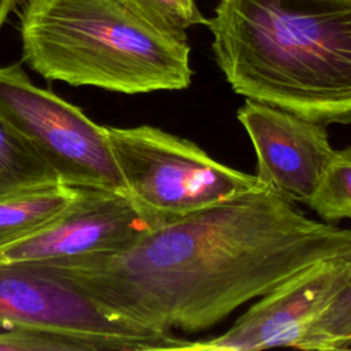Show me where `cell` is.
<instances>
[{
  "instance_id": "cell-1",
  "label": "cell",
  "mask_w": 351,
  "mask_h": 351,
  "mask_svg": "<svg viewBox=\"0 0 351 351\" xmlns=\"http://www.w3.org/2000/svg\"><path fill=\"white\" fill-rule=\"evenodd\" d=\"M333 258H351V228L313 219L266 185L165 221L117 254L44 263L134 328L199 333Z\"/></svg>"
},
{
  "instance_id": "cell-2",
  "label": "cell",
  "mask_w": 351,
  "mask_h": 351,
  "mask_svg": "<svg viewBox=\"0 0 351 351\" xmlns=\"http://www.w3.org/2000/svg\"><path fill=\"white\" fill-rule=\"evenodd\" d=\"M206 25L236 93L351 123V0H221Z\"/></svg>"
},
{
  "instance_id": "cell-3",
  "label": "cell",
  "mask_w": 351,
  "mask_h": 351,
  "mask_svg": "<svg viewBox=\"0 0 351 351\" xmlns=\"http://www.w3.org/2000/svg\"><path fill=\"white\" fill-rule=\"evenodd\" d=\"M23 60L49 81L119 93L186 89L191 47L130 0H26Z\"/></svg>"
},
{
  "instance_id": "cell-4",
  "label": "cell",
  "mask_w": 351,
  "mask_h": 351,
  "mask_svg": "<svg viewBox=\"0 0 351 351\" xmlns=\"http://www.w3.org/2000/svg\"><path fill=\"white\" fill-rule=\"evenodd\" d=\"M104 129L129 195L160 222L266 186L256 174L229 167L159 128Z\"/></svg>"
},
{
  "instance_id": "cell-5",
  "label": "cell",
  "mask_w": 351,
  "mask_h": 351,
  "mask_svg": "<svg viewBox=\"0 0 351 351\" xmlns=\"http://www.w3.org/2000/svg\"><path fill=\"white\" fill-rule=\"evenodd\" d=\"M0 118L70 186L128 193L104 126L36 86L19 64L0 67Z\"/></svg>"
},
{
  "instance_id": "cell-6",
  "label": "cell",
  "mask_w": 351,
  "mask_h": 351,
  "mask_svg": "<svg viewBox=\"0 0 351 351\" xmlns=\"http://www.w3.org/2000/svg\"><path fill=\"white\" fill-rule=\"evenodd\" d=\"M0 328L51 329L182 350L186 339L134 328L108 315L80 285L44 262H0Z\"/></svg>"
},
{
  "instance_id": "cell-7",
  "label": "cell",
  "mask_w": 351,
  "mask_h": 351,
  "mask_svg": "<svg viewBox=\"0 0 351 351\" xmlns=\"http://www.w3.org/2000/svg\"><path fill=\"white\" fill-rule=\"evenodd\" d=\"M74 200L38 232L0 248V262H58L117 254L162 223L128 193L77 186Z\"/></svg>"
},
{
  "instance_id": "cell-8",
  "label": "cell",
  "mask_w": 351,
  "mask_h": 351,
  "mask_svg": "<svg viewBox=\"0 0 351 351\" xmlns=\"http://www.w3.org/2000/svg\"><path fill=\"white\" fill-rule=\"evenodd\" d=\"M351 273V258L318 261L261 296L226 332L185 340L184 351H250L298 348L313 324L340 292Z\"/></svg>"
},
{
  "instance_id": "cell-9",
  "label": "cell",
  "mask_w": 351,
  "mask_h": 351,
  "mask_svg": "<svg viewBox=\"0 0 351 351\" xmlns=\"http://www.w3.org/2000/svg\"><path fill=\"white\" fill-rule=\"evenodd\" d=\"M256 155L258 178L292 203H308L335 152L326 125L258 100L237 110Z\"/></svg>"
},
{
  "instance_id": "cell-10",
  "label": "cell",
  "mask_w": 351,
  "mask_h": 351,
  "mask_svg": "<svg viewBox=\"0 0 351 351\" xmlns=\"http://www.w3.org/2000/svg\"><path fill=\"white\" fill-rule=\"evenodd\" d=\"M78 188L53 182L0 197V248L27 237L53 221L77 196Z\"/></svg>"
},
{
  "instance_id": "cell-11",
  "label": "cell",
  "mask_w": 351,
  "mask_h": 351,
  "mask_svg": "<svg viewBox=\"0 0 351 351\" xmlns=\"http://www.w3.org/2000/svg\"><path fill=\"white\" fill-rule=\"evenodd\" d=\"M141 351L125 339L51 329L12 328L0 332V351Z\"/></svg>"
},
{
  "instance_id": "cell-12",
  "label": "cell",
  "mask_w": 351,
  "mask_h": 351,
  "mask_svg": "<svg viewBox=\"0 0 351 351\" xmlns=\"http://www.w3.org/2000/svg\"><path fill=\"white\" fill-rule=\"evenodd\" d=\"M53 182L55 171L0 118V197Z\"/></svg>"
},
{
  "instance_id": "cell-13",
  "label": "cell",
  "mask_w": 351,
  "mask_h": 351,
  "mask_svg": "<svg viewBox=\"0 0 351 351\" xmlns=\"http://www.w3.org/2000/svg\"><path fill=\"white\" fill-rule=\"evenodd\" d=\"M307 206L322 221H351V145L333 152Z\"/></svg>"
},
{
  "instance_id": "cell-14",
  "label": "cell",
  "mask_w": 351,
  "mask_h": 351,
  "mask_svg": "<svg viewBox=\"0 0 351 351\" xmlns=\"http://www.w3.org/2000/svg\"><path fill=\"white\" fill-rule=\"evenodd\" d=\"M299 350H351V273L322 315L313 324Z\"/></svg>"
},
{
  "instance_id": "cell-15",
  "label": "cell",
  "mask_w": 351,
  "mask_h": 351,
  "mask_svg": "<svg viewBox=\"0 0 351 351\" xmlns=\"http://www.w3.org/2000/svg\"><path fill=\"white\" fill-rule=\"evenodd\" d=\"M158 22L177 30L185 32L195 25L207 23L197 7L185 0H130Z\"/></svg>"
},
{
  "instance_id": "cell-16",
  "label": "cell",
  "mask_w": 351,
  "mask_h": 351,
  "mask_svg": "<svg viewBox=\"0 0 351 351\" xmlns=\"http://www.w3.org/2000/svg\"><path fill=\"white\" fill-rule=\"evenodd\" d=\"M18 0H0V27L4 23L5 18L11 12V10L15 7Z\"/></svg>"
},
{
  "instance_id": "cell-17",
  "label": "cell",
  "mask_w": 351,
  "mask_h": 351,
  "mask_svg": "<svg viewBox=\"0 0 351 351\" xmlns=\"http://www.w3.org/2000/svg\"><path fill=\"white\" fill-rule=\"evenodd\" d=\"M189 5H192V7H196V3H195V0H185Z\"/></svg>"
}]
</instances>
